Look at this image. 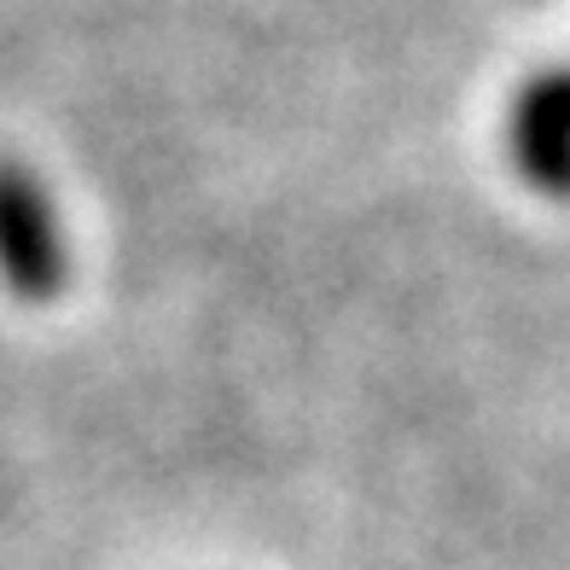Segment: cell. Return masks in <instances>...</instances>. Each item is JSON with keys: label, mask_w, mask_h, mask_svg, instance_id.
Here are the masks:
<instances>
[{"label": "cell", "mask_w": 570, "mask_h": 570, "mask_svg": "<svg viewBox=\"0 0 570 570\" xmlns=\"http://www.w3.org/2000/svg\"><path fill=\"white\" fill-rule=\"evenodd\" d=\"M65 233L53 222V198L30 169L0 158V279L23 303H53L65 292Z\"/></svg>", "instance_id": "6da1fadb"}, {"label": "cell", "mask_w": 570, "mask_h": 570, "mask_svg": "<svg viewBox=\"0 0 570 570\" xmlns=\"http://www.w3.org/2000/svg\"><path fill=\"white\" fill-rule=\"evenodd\" d=\"M507 146L524 187L548 198H570V65L541 70L524 82V94L512 99Z\"/></svg>", "instance_id": "7a4b0ae2"}]
</instances>
